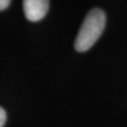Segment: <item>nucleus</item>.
Masks as SVG:
<instances>
[{"label": "nucleus", "instance_id": "obj_1", "mask_svg": "<svg viewBox=\"0 0 127 127\" xmlns=\"http://www.w3.org/2000/svg\"><path fill=\"white\" fill-rule=\"evenodd\" d=\"M105 21V14L100 9H92L87 14L74 41L77 52H86L94 45L104 32Z\"/></svg>", "mask_w": 127, "mask_h": 127}, {"label": "nucleus", "instance_id": "obj_2", "mask_svg": "<svg viewBox=\"0 0 127 127\" xmlns=\"http://www.w3.org/2000/svg\"><path fill=\"white\" fill-rule=\"evenodd\" d=\"M24 12L27 20L38 22L49 9V0H23Z\"/></svg>", "mask_w": 127, "mask_h": 127}, {"label": "nucleus", "instance_id": "obj_3", "mask_svg": "<svg viewBox=\"0 0 127 127\" xmlns=\"http://www.w3.org/2000/svg\"><path fill=\"white\" fill-rule=\"evenodd\" d=\"M7 121V114L4 109L0 106V127H3Z\"/></svg>", "mask_w": 127, "mask_h": 127}, {"label": "nucleus", "instance_id": "obj_4", "mask_svg": "<svg viewBox=\"0 0 127 127\" xmlns=\"http://www.w3.org/2000/svg\"><path fill=\"white\" fill-rule=\"evenodd\" d=\"M10 4V0H0V10L6 9Z\"/></svg>", "mask_w": 127, "mask_h": 127}]
</instances>
